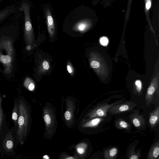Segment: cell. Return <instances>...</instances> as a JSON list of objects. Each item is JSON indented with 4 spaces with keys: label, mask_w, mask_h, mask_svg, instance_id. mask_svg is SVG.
<instances>
[{
    "label": "cell",
    "mask_w": 159,
    "mask_h": 159,
    "mask_svg": "<svg viewBox=\"0 0 159 159\" xmlns=\"http://www.w3.org/2000/svg\"><path fill=\"white\" fill-rule=\"evenodd\" d=\"M41 9L48 33L50 37L52 38L55 35L56 30V20L52 7L49 3H45L42 4Z\"/></svg>",
    "instance_id": "8992f818"
},
{
    "label": "cell",
    "mask_w": 159,
    "mask_h": 159,
    "mask_svg": "<svg viewBox=\"0 0 159 159\" xmlns=\"http://www.w3.org/2000/svg\"><path fill=\"white\" fill-rule=\"evenodd\" d=\"M118 152V148L116 147L109 148L105 150L104 152V158L106 159H115Z\"/></svg>",
    "instance_id": "5bb4252c"
},
{
    "label": "cell",
    "mask_w": 159,
    "mask_h": 159,
    "mask_svg": "<svg viewBox=\"0 0 159 159\" xmlns=\"http://www.w3.org/2000/svg\"><path fill=\"white\" fill-rule=\"evenodd\" d=\"M46 157H45V156H44L43 157H44V158H45V159H46H46H48V158H49L48 157V156H47V155H46Z\"/></svg>",
    "instance_id": "1f68e13d"
},
{
    "label": "cell",
    "mask_w": 159,
    "mask_h": 159,
    "mask_svg": "<svg viewBox=\"0 0 159 159\" xmlns=\"http://www.w3.org/2000/svg\"><path fill=\"white\" fill-rule=\"evenodd\" d=\"M140 156V152L138 151L136 152L135 151V147L133 146L129 152L127 159H138L139 158Z\"/></svg>",
    "instance_id": "e0dca14e"
},
{
    "label": "cell",
    "mask_w": 159,
    "mask_h": 159,
    "mask_svg": "<svg viewBox=\"0 0 159 159\" xmlns=\"http://www.w3.org/2000/svg\"><path fill=\"white\" fill-rule=\"evenodd\" d=\"M51 115L48 113H45L44 116V120L47 126L51 125L52 123V120Z\"/></svg>",
    "instance_id": "ffe728a7"
},
{
    "label": "cell",
    "mask_w": 159,
    "mask_h": 159,
    "mask_svg": "<svg viewBox=\"0 0 159 159\" xmlns=\"http://www.w3.org/2000/svg\"><path fill=\"white\" fill-rule=\"evenodd\" d=\"M42 66L43 69L47 70L49 68V65L48 62L46 61H44L42 63Z\"/></svg>",
    "instance_id": "484cf974"
},
{
    "label": "cell",
    "mask_w": 159,
    "mask_h": 159,
    "mask_svg": "<svg viewBox=\"0 0 159 159\" xmlns=\"http://www.w3.org/2000/svg\"><path fill=\"white\" fill-rule=\"evenodd\" d=\"M90 65L93 68H97L99 66L100 64L96 61H93L90 63Z\"/></svg>",
    "instance_id": "d4e9b609"
},
{
    "label": "cell",
    "mask_w": 159,
    "mask_h": 159,
    "mask_svg": "<svg viewBox=\"0 0 159 159\" xmlns=\"http://www.w3.org/2000/svg\"><path fill=\"white\" fill-rule=\"evenodd\" d=\"M121 103L112 107L108 112L112 115L117 114L132 110L136 105L135 103L132 101H127L124 103Z\"/></svg>",
    "instance_id": "ba28073f"
},
{
    "label": "cell",
    "mask_w": 159,
    "mask_h": 159,
    "mask_svg": "<svg viewBox=\"0 0 159 159\" xmlns=\"http://www.w3.org/2000/svg\"><path fill=\"white\" fill-rule=\"evenodd\" d=\"M100 42L102 45L106 46L108 43V40L107 38L103 37L100 38Z\"/></svg>",
    "instance_id": "cb8c5ba5"
},
{
    "label": "cell",
    "mask_w": 159,
    "mask_h": 159,
    "mask_svg": "<svg viewBox=\"0 0 159 159\" xmlns=\"http://www.w3.org/2000/svg\"><path fill=\"white\" fill-rule=\"evenodd\" d=\"M18 99L19 111L16 135V149L18 145L21 146L26 139L30 119L29 110L26 102L21 97Z\"/></svg>",
    "instance_id": "7a4b0ae2"
},
{
    "label": "cell",
    "mask_w": 159,
    "mask_h": 159,
    "mask_svg": "<svg viewBox=\"0 0 159 159\" xmlns=\"http://www.w3.org/2000/svg\"><path fill=\"white\" fill-rule=\"evenodd\" d=\"M64 116L65 119L67 120H70L71 118V115L70 111H69L65 112L64 114Z\"/></svg>",
    "instance_id": "4316f807"
},
{
    "label": "cell",
    "mask_w": 159,
    "mask_h": 159,
    "mask_svg": "<svg viewBox=\"0 0 159 159\" xmlns=\"http://www.w3.org/2000/svg\"><path fill=\"white\" fill-rule=\"evenodd\" d=\"M2 98L0 92V137L7 128L6 116L2 107Z\"/></svg>",
    "instance_id": "30bf717a"
},
{
    "label": "cell",
    "mask_w": 159,
    "mask_h": 159,
    "mask_svg": "<svg viewBox=\"0 0 159 159\" xmlns=\"http://www.w3.org/2000/svg\"><path fill=\"white\" fill-rule=\"evenodd\" d=\"M31 47L30 45L26 47V49L28 50H30L31 49Z\"/></svg>",
    "instance_id": "f546056e"
},
{
    "label": "cell",
    "mask_w": 159,
    "mask_h": 159,
    "mask_svg": "<svg viewBox=\"0 0 159 159\" xmlns=\"http://www.w3.org/2000/svg\"><path fill=\"white\" fill-rule=\"evenodd\" d=\"M12 41L10 39H4L0 41V62L4 67V72L10 74L12 70L14 57Z\"/></svg>",
    "instance_id": "3957f363"
},
{
    "label": "cell",
    "mask_w": 159,
    "mask_h": 159,
    "mask_svg": "<svg viewBox=\"0 0 159 159\" xmlns=\"http://www.w3.org/2000/svg\"><path fill=\"white\" fill-rule=\"evenodd\" d=\"M93 24V20L88 16V8L81 4L67 15L64 21L63 27L75 32L83 33Z\"/></svg>",
    "instance_id": "6da1fadb"
},
{
    "label": "cell",
    "mask_w": 159,
    "mask_h": 159,
    "mask_svg": "<svg viewBox=\"0 0 159 159\" xmlns=\"http://www.w3.org/2000/svg\"><path fill=\"white\" fill-rule=\"evenodd\" d=\"M19 111V99H16L14 100L13 108L12 110L11 118L14 124V127L16 129L17 126Z\"/></svg>",
    "instance_id": "7c38bea8"
},
{
    "label": "cell",
    "mask_w": 159,
    "mask_h": 159,
    "mask_svg": "<svg viewBox=\"0 0 159 159\" xmlns=\"http://www.w3.org/2000/svg\"><path fill=\"white\" fill-rule=\"evenodd\" d=\"M159 122V107L152 111L149 117V122L151 127L154 128L158 125Z\"/></svg>",
    "instance_id": "8fae6325"
},
{
    "label": "cell",
    "mask_w": 159,
    "mask_h": 159,
    "mask_svg": "<svg viewBox=\"0 0 159 159\" xmlns=\"http://www.w3.org/2000/svg\"><path fill=\"white\" fill-rule=\"evenodd\" d=\"M104 119L102 117L93 118L85 123L83 126L85 127H92L96 126Z\"/></svg>",
    "instance_id": "2e32d148"
},
{
    "label": "cell",
    "mask_w": 159,
    "mask_h": 159,
    "mask_svg": "<svg viewBox=\"0 0 159 159\" xmlns=\"http://www.w3.org/2000/svg\"><path fill=\"white\" fill-rule=\"evenodd\" d=\"M151 0H146L145 8L146 10L148 11L151 8Z\"/></svg>",
    "instance_id": "83f0119b"
},
{
    "label": "cell",
    "mask_w": 159,
    "mask_h": 159,
    "mask_svg": "<svg viewBox=\"0 0 159 159\" xmlns=\"http://www.w3.org/2000/svg\"><path fill=\"white\" fill-rule=\"evenodd\" d=\"M135 84L136 86V90L139 93L142 89V84L141 81L139 80H137L135 82Z\"/></svg>",
    "instance_id": "603a6c76"
},
{
    "label": "cell",
    "mask_w": 159,
    "mask_h": 159,
    "mask_svg": "<svg viewBox=\"0 0 159 159\" xmlns=\"http://www.w3.org/2000/svg\"><path fill=\"white\" fill-rule=\"evenodd\" d=\"M16 129H7L0 137V153L2 156H15L16 154L15 139Z\"/></svg>",
    "instance_id": "277c9868"
},
{
    "label": "cell",
    "mask_w": 159,
    "mask_h": 159,
    "mask_svg": "<svg viewBox=\"0 0 159 159\" xmlns=\"http://www.w3.org/2000/svg\"><path fill=\"white\" fill-rule=\"evenodd\" d=\"M12 9L7 8L0 11V22L8 16L10 13H12Z\"/></svg>",
    "instance_id": "d6986e66"
},
{
    "label": "cell",
    "mask_w": 159,
    "mask_h": 159,
    "mask_svg": "<svg viewBox=\"0 0 159 159\" xmlns=\"http://www.w3.org/2000/svg\"><path fill=\"white\" fill-rule=\"evenodd\" d=\"M24 86L30 91H33L35 85L32 80L29 78H27L24 84Z\"/></svg>",
    "instance_id": "ac0fdd59"
},
{
    "label": "cell",
    "mask_w": 159,
    "mask_h": 159,
    "mask_svg": "<svg viewBox=\"0 0 159 159\" xmlns=\"http://www.w3.org/2000/svg\"><path fill=\"white\" fill-rule=\"evenodd\" d=\"M87 147V144L84 143H81L77 146V150L78 153L79 154H84L85 151Z\"/></svg>",
    "instance_id": "44dd1931"
},
{
    "label": "cell",
    "mask_w": 159,
    "mask_h": 159,
    "mask_svg": "<svg viewBox=\"0 0 159 159\" xmlns=\"http://www.w3.org/2000/svg\"><path fill=\"white\" fill-rule=\"evenodd\" d=\"M67 69L68 72L70 73L71 74L73 72V69L71 66L69 65H68L67 66Z\"/></svg>",
    "instance_id": "f1b7e54d"
},
{
    "label": "cell",
    "mask_w": 159,
    "mask_h": 159,
    "mask_svg": "<svg viewBox=\"0 0 159 159\" xmlns=\"http://www.w3.org/2000/svg\"><path fill=\"white\" fill-rule=\"evenodd\" d=\"M31 4L28 2H25L22 3L20 11L24 14L25 29L24 36L27 43H32L34 38V32L30 16Z\"/></svg>",
    "instance_id": "5b68a950"
},
{
    "label": "cell",
    "mask_w": 159,
    "mask_h": 159,
    "mask_svg": "<svg viewBox=\"0 0 159 159\" xmlns=\"http://www.w3.org/2000/svg\"><path fill=\"white\" fill-rule=\"evenodd\" d=\"M115 125L117 128L120 129L129 130L131 128L130 125L128 122L120 118L116 121Z\"/></svg>",
    "instance_id": "9a60e30c"
},
{
    "label": "cell",
    "mask_w": 159,
    "mask_h": 159,
    "mask_svg": "<svg viewBox=\"0 0 159 159\" xmlns=\"http://www.w3.org/2000/svg\"><path fill=\"white\" fill-rule=\"evenodd\" d=\"M131 123L138 129H143L145 126V120L142 115L133 113L129 116Z\"/></svg>",
    "instance_id": "9c48e42d"
},
{
    "label": "cell",
    "mask_w": 159,
    "mask_h": 159,
    "mask_svg": "<svg viewBox=\"0 0 159 159\" xmlns=\"http://www.w3.org/2000/svg\"><path fill=\"white\" fill-rule=\"evenodd\" d=\"M159 155V142H155L150 148L147 156V159H158Z\"/></svg>",
    "instance_id": "4fadbf2b"
},
{
    "label": "cell",
    "mask_w": 159,
    "mask_h": 159,
    "mask_svg": "<svg viewBox=\"0 0 159 159\" xmlns=\"http://www.w3.org/2000/svg\"><path fill=\"white\" fill-rule=\"evenodd\" d=\"M122 102L118 101L113 103L107 104V103L98 105L89 114V119L98 117H105L110 109L113 106L121 103Z\"/></svg>",
    "instance_id": "52a82bcc"
},
{
    "label": "cell",
    "mask_w": 159,
    "mask_h": 159,
    "mask_svg": "<svg viewBox=\"0 0 159 159\" xmlns=\"http://www.w3.org/2000/svg\"><path fill=\"white\" fill-rule=\"evenodd\" d=\"M132 0H128V1L127 8L125 16V19L126 20H128L129 17L130 11V7Z\"/></svg>",
    "instance_id": "7402d4cb"
},
{
    "label": "cell",
    "mask_w": 159,
    "mask_h": 159,
    "mask_svg": "<svg viewBox=\"0 0 159 159\" xmlns=\"http://www.w3.org/2000/svg\"><path fill=\"white\" fill-rule=\"evenodd\" d=\"M75 158L72 157H67L66 158V159H74Z\"/></svg>",
    "instance_id": "4dcf8cb0"
}]
</instances>
